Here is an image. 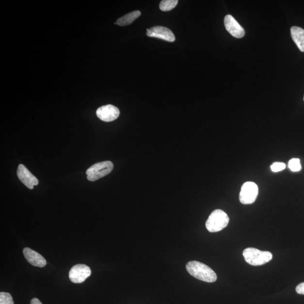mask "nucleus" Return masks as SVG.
Masks as SVG:
<instances>
[{
  "mask_svg": "<svg viewBox=\"0 0 304 304\" xmlns=\"http://www.w3.org/2000/svg\"><path fill=\"white\" fill-rule=\"evenodd\" d=\"M187 271L192 276L204 282L212 283L217 280L215 272L208 265L197 261L188 262Z\"/></svg>",
  "mask_w": 304,
  "mask_h": 304,
  "instance_id": "1",
  "label": "nucleus"
},
{
  "mask_svg": "<svg viewBox=\"0 0 304 304\" xmlns=\"http://www.w3.org/2000/svg\"><path fill=\"white\" fill-rule=\"evenodd\" d=\"M229 218L222 209H216L213 211L206 223V228L209 232L221 231L228 225Z\"/></svg>",
  "mask_w": 304,
  "mask_h": 304,
  "instance_id": "2",
  "label": "nucleus"
},
{
  "mask_svg": "<svg viewBox=\"0 0 304 304\" xmlns=\"http://www.w3.org/2000/svg\"><path fill=\"white\" fill-rule=\"evenodd\" d=\"M243 255L247 263L253 266L264 265L272 258V254L269 251H263L253 247L244 250Z\"/></svg>",
  "mask_w": 304,
  "mask_h": 304,
  "instance_id": "3",
  "label": "nucleus"
},
{
  "mask_svg": "<svg viewBox=\"0 0 304 304\" xmlns=\"http://www.w3.org/2000/svg\"><path fill=\"white\" fill-rule=\"evenodd\" d=\"M113 169V164L110 160L96 163L87 170V179L90 181H95L107 176Z\"/></svg>",
  "mask_w": 304,
  "mask_h": 304,
  "instance_id": "4",
  "label": "nucleus"
},
{
  "mask_svg": "<svg viewBox=\"0 0 304 304\" xmlns=\"http://www.w3.org/2000/svg\"><path fill=\"white\" fill-rule=\"evenodd\" d=\"M258 193V188L256 183L248 181L241 188L240 201L242 204L250 205L256 201Z\"/></svg>",
  "mask_w": 304,
  "mask_h": 304,
  "instance_id": "5",
  "label": "nucleus"
},
{
  "mask_svg": "<svg viewBox=\"0 0 304 304\" xmlns=\"http://www.w3.org/2000/svg\"><path fill=\"white\" fill-rule=\"evenodd\" d=\"M92 274L90 268L85 264H78L73 266L69 272L70 280L75 284H81Z\"/></svg>",
  "mask_w": 304,
  "mask_h": 304,
  "instance_id": "6",
  "label": "nucleus"
},
{
  "mask_svg": "<svg viewBox=\"0 0 304 304\" xmlns=\"http://www.w3.org/2000/svg\"><path fill=\"white\" fill-rule=\"evenodd\" d=\"M118 108L113 105H107L100 107L96 111V115L100 120L104 122L113 121L120 116Z\"/></svg>",
  "mask_w": 304,
  "mask_h": 304,
  "instance_id": "7",
  "label": "nucleus"
},
{
  "mask_svg": "<svg viewBox=\"0 0 304 304\" xmlns=\"http://www.w3.org/2000/svg\"><path fill=\"white\" fill-rule=\"evenodd\" d=\"M146 35L150 37L160 38L173 43L176 41L175 35L170 29L165 27L156 26L147 30Z\"/></svg>",
  "mask_w": 304,
  "mask_h": 304,
  "instance_id": "8",
  "label": "nucleus"
},
{
  "mask_svg": "<svg viewBox=\"0 0 304 304\" xmlns=\"http://www.w3.org/2000/svg\"><path fill=\"white\" fill-rule=\"evenodd\" d=\"M17 176L22 183L30 190H33L34 187L38 184L37 178L22 164L17 167Z\"/></svg>",
  "mask_w": 304,
  "mask_h": 304,
  "instance_id": "9",
  "label": "nucleus"
},
{
  "mask_svg": "<svg viewBox=\"0 0 304 304\" xmlns=\"http://www.w3.org/2000/svg\"><path fill=\"white\" fill-rule=\"evenodd\" d=\"M225 29L232 36L237 38H241L245 34L243 27L237 22L231 15H227L224 18Z\"/></svg>",
  "mask_w": 304,
  "mask_h": 304,
  "instance_id": "10",
  "label": "nucleus"
},
{
  "mask_svg": "<svg viewBox=\"0 0 304 304\" xmlns=\"http://www.w3.org/2000/svg\"><path fill=\"white\" fill-rule=\"evenodd\" d=\"M23 254L26 260L33 266L43 268L47 264V260L41 255L30 248H24Z\"/></svg>",
  "mask_w": 304,
  "mask_h": 304,
  "instance_id": "11",
  "label": "nucleus"
},
{
  "mask_svg": "<svg viewBox=\"0 0 304 304\" xmlns=\"http://www.w3.org/2000/svg\"><path fill=\"white\" fill-rule=\"evenodd\" d=\"M292 40L302 52H304V30L299 27H292L291 29Z\"/></svg>",
  "mask_w": 304,
  "mask_h": 304,
  "instance_id": "12",
  "label": "nucleus"
},
{
  "mask_svg": "<svg viewBox=\"0 0 304 304\" xmlns=\"http://www.w3.org/2000/svg\"><path fill=\"white\" fill-rule=\"evenodd\" d=\"M141 15V12L139 11V10H136V11L132 12L127 15L121 17L120 18L117 20L116 23L120 26L130 25L136 19L138 18Z\"/></svg>",
  "mask_w": 304,
  "mask_h": 304,
  "instance_id": "13",
  "label": "nucleus"
},
{
  "mask_svg": "<svg viewBox=\"0 0 304 304\" xmlns=\"http://www.w3.org/2000/svg\"><path fill=\"white\" fill-rule=\"evenodd\" d=\"M177 0H163L160 3V9L163 12H169L177 5Z\"/></svg>",
  "mask_w": 304,
  "mask_h": 304,
  "instance_id": "14",
  "label": "nucleus"
},
{
  "mask_svg": "<svg viewBox=\"0 0 304 304\" xmlns=\"http://www.w3.org/2000/svg\"><path fill=\"white\" fill-rule=\"evenodd\" d=\"M288 168L293 172H298L302 169L301 163L299 159H292L288 162Z\"/></svg>",
  "mask_w": 304,
  "mask_h": 304,
  "instance_id": "15",
  "label": "nucleus"
},
{
  "mask_svg": "<svg viewBox=\"0 0 304 304\" xmlns=\"http://www.w3.org/2000/svg\"><path fill=\"white\" fill-rule=\"evenodd\" d=\"M0 304H15L11 295L8 292L0 293Z\"/></svg>",
  "mask_w": 304,
  "mask_h": 304,
  "instance_id": "16",
  "label": "nucleus"
},
{
  "mask_svg": "<svg viewBox=\"0 0 304 304\" xmlns=\"http://www.w3.org/2000/svg\"><path fill=\"white\" fill-rule=\"evenodd\" d=\"M271 168L272 172L277 173L284 170L286 168L285 163L283 162H274L272 164Z\"/></svg>",
  "mask_w": 304,
  "mask_h": 304,
  "instance_id": "17",
  "label": "nucleus"
},
{
  "mask_svg": "<svg viewBox=\"0 0 304 304\" xmlns=\"http://www.w3.org/2000/svg\"><path fill=\"white\" fill-rule=\"evenodd\" d=\"M296 291L299 294L304 295V282L301 283L297 286Z\"/></svg>",
  "mask_w": 304,
  "mask_h": 304,
  "instance_id": "18",
  "label": "nucleus"
},
{
  "mask_svg": "<svg viewBox=\"0 0 304 304\" xmlns=\"http://www.w3.org/2000/svg\"><path fill=\"white\" fill-rule=\"evenodd\" d=\"M31 304H42L41 302L40 301V300H38V299L34 298L32 300H31Z\"/></svg>",
  "mask_w": 304,
  "mask_h": 304,
  "instance_id": "19",
  "label": "nucleus"
},
{
  "mask_svg": "<svg viewBox=\"0 0 304 304\" xmlns=\"http://www.w3.org/2000/svg\"></svg>",
  "mask_w": 304,
  "mask_h": 304,
  "instance_id": "20",
  "label": "nucleus"
}]
</instances>
